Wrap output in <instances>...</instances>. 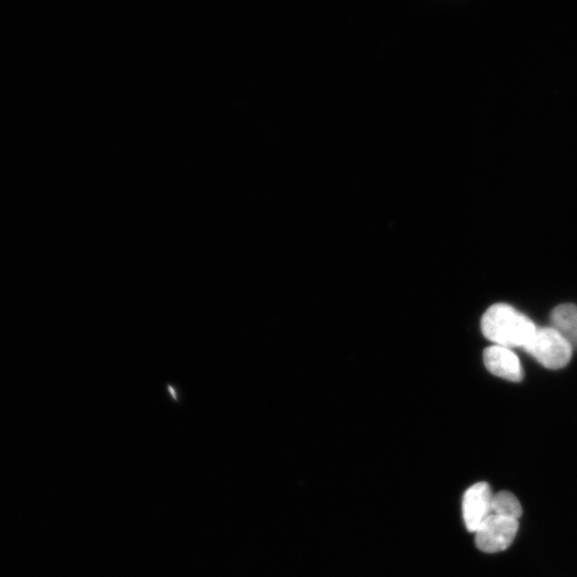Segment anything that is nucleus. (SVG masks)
Wrapping results in <instances>:
<instances>
[{"label":"nucleus","mask_w":577,"mask_h":577,"mask_svg":"<svg viewBox=\"0 0 577 577\" xmlns=\"http://www.w3.org/2000/svg\"><path fill=\"white\" fill-rule=\"evenodd\" d=\"M522 513L523 509L516 495L508 491L494 494L492 514L519 521Z\"/></svg>","instance_id":"obj_7"},{"label":"nucleus","mask_w":577,"mask_h":577,"mask_svg":"<svg viewBox=\"0 0 577 577\" xmlns=\"http://www.w3.org/2000/svg\"><path fill=\"white\" fill-rule=\"evenodd\" d=\"M493 497L487 482H478L463 496L462 512L467 530L476 533L492 514Z\"/></svg>","instance_id":"obj_4"},{"label":"nucleus","mask_w":577,"mask_h":577,"mask_svg":"<svg viewBox=\"0 0 577 577\" xmlns=\"http://www.w3.org/2000/svg\"><path fill=\"white\" fill-rule=\"evenodd\" d=\"M519 521L491 514L475 533L481 552L494 554L506 551L519 532Z\"/></svg>","instance_id":"obj_3"},{"label":"nucleus","mask_w":577,"mask_h":577,"mask_svg":"<svg viewBox=\"0 0 577 577\" xmlns=\"http://www.w3.org/2000/svg\"><path fill=\"white\" fill-rule=\"evenodd\" d=\"M552 327L577 350V306L563 304L557 306L551 315Z\"/></svg>","instance_id":"obj_6"},{"label":"nucleus","mask_w":577,"mask_h":577,"mask_svg":"<svg viewBox=\"0 0 577 577\" xmlns=\"http://www.w3.org/2000/svg\"><path fill=\"white\" fill-rule=\"evenodd\" d=\"M487 369L498 378L511 382H521L524 371L516 353L501 346H492L483 353Z\"/></svg>","instance_id":"obj_5"},{"label":"nucleus","mask_w":577,"mask_h":577,"mask_svg":"<svg viewBox=\"0 0 577 577\" xmlns=\"http://www.w3.org/2000/svg\"><path fill=\"white\" fill-rule=\"evenodd\" d=\"M523 350L545 368L554 370L566 367L571 361L573 352L568 341L553 327L538 329Z\"/></svg>","instance_id":"obj_2"},{"label":"nucleus","mask_w":577,"mask_h":577,"mask_svg":"<svg viewBox=\"0 0 577 577\" xmlns=\"http://www.w3.org/2000/svg\"><path fill=\"white\" fill-rule=\"evenodd\" d=\"M481 330L495 346L523 349L538 327L517 309L507 304H495L483 315Z\"/></svg>","instance_id":"obj_1"}]
</instances>
